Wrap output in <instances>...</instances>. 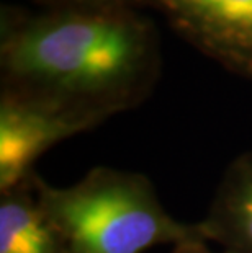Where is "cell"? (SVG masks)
<instances>
[{
  "label": "cell",
  "mask_w": 252,
  "mask_h": 253,
  "mask_svg": "<svg viewBox=\"0 0 252 253\" xmlns=\"http://www.w3.org/2000/svg\"><path fill=\"white\" fill-rule=\"evenodd\" d=\"M13 93L103 121L138 95L151 71L148 36L128 21L67 17L17 31L2 51Z\"/></svg>",
  "instance_id": "6da1fadb"
},
{
  "label": "cell",
  "mask_w": 252,
  "mask_h": 253,
  "mask_svg": "<svg viewBox=\"0 0 252 253\" xmlns=\"http://www.w3.org/2000/svg\"><path fill=\"white\" fill-rule=\"evenodd\" d=\"M35 185L71 253H143L203 240L197 222L175 219L152 181L138 171L94 167L69 186H52L40 175Z\"/></svg>",
  "instance_id": "7a4b0ae2"
},
{
  "label": "cell",
  "mask_w": 252,
  "mask_h": 253,
  "mask_svg": "<svg viewBox=\"0 0 252 253\" xmlns=\"http://www.w3.org/2000/svg\"><path fill=\"white\" fill-rule=\"evenodd\" d=\"M100 121L13 91L0 105V193L31 178L35 164L57 142Z\"/></svg>",
  "instance_id": "3957f363"
},
{
  "label": "cell",
  "mask_w": 252,
  "mask_h": 253,
  "mask_svg": "<svg viewBox=\"0 0 252 253\" xmlns=\"http://www.w3.org/2000/svg\"><path fill=\"white\" fill-rule=\"evenodd\" d=\"M197 227L203 240L218 244L224 253H252V150L228 165Z\"/></svg>",
  "instance_id": "277c9868"
},
{
  "label": "cell",
  "mask_w": 252,
  "mask_h": 253,
  "mask_svg": "<svg viewBox=\"0 0 252 253\" xmlns=\"http://www.w3.org/2000/svg\"><path fill=\"white\" fill-rule=\"evenodd\" d=\"M36 176L0 193V253H71L41 206Z\"/></svg>",
  "instance_id": "5b68a950"
},
{
  "label": "cell",
  "mask_w": 252,
  "mask_h": 253,
  "mask_svg": "<svg viewBox=\"0 0 252 253\" xmlns=\"http://www.w3.org/2000/svg\"><path fill=\"white\" fill-rule=\"evenodd\" d=\"M198 35L218 54L252 71V0H180Z\"/></svg>",
  "instance_id": "8992f818"
},
{
  "label": "cell",
  "mask_w": 252,
  "mask_h": 253,
  "mask_svg": "<svg viewBox=\"0 0 252 253\" xmlns=\"http://www.w3.org/2000/svg\"><path fill=\"white\" fill-rule=\"evenodd\" d=\"M170 253H216V252H213L210 249V245H208V242L205 240H187L182 242V244L174 245Z\"/></svg>",
  "instance_id": "52a82bcc"
}]
</instances>
